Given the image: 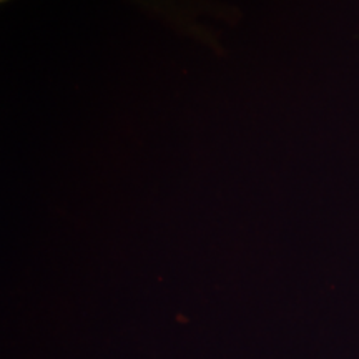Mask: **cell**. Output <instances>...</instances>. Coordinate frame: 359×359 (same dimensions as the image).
Segmentation results:
<instances>
[{
  "label": "cell",
  "mask_w": 359,
  "mask_h": 359,
  "mask_svg": "<svg viewBox=\"0 0 359 359\" xmlns=\"http://www.w3.org/2000/svg\"><path fill=\"white\" fill-rule=\"evenodd\" d=\"M12 0H0L2 6ZM150 13L151 17L163 20L175 32L190 37L196 42L206 45L215 53H223V45L219 42V34L213 27L201 24V17L222 19L226 24H236L241 12L236 7L217 0H128Z\"/></svg>",
  "instance_id": "obj_1"
}]
</instances>
